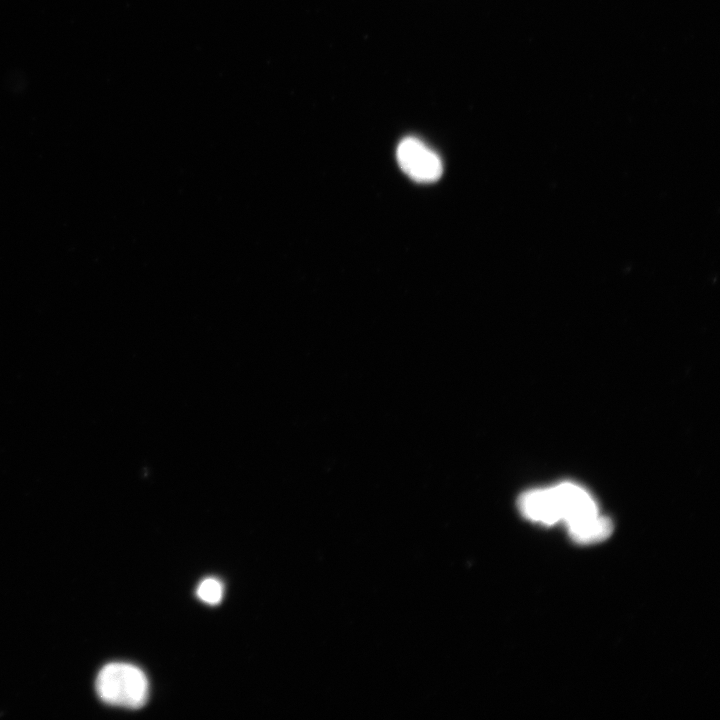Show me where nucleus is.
Masks as SVG:
<instances>
[{
  "label": "nucleus",
  "mask_w": 720,
  "mask_h": 720,
  "mask_svg": "<svg viewBox=\"0 0 720 720\" xmlns=\"http://www.w3.org/2000/svg\"><path fill=\"white\" fill-rule=\"evenodd\" d=\"M198 598L209 605H217L223 598V585L215 578H206L196 590Z\"/></svg>",
  "instance_id": "6"
},
{
  "label": "nucleus",
  "mask_w": 720,
  "mask_h": 720,
  "mask_svg": "<svg viewBox=\"0 0 720 720\" xmlns=\"http://www.w3.org/2000/svg\"><path fill=\"white\" fill-rule=\"evenodd\" d=\"M518 507L528 520L544 525L560 522L558 504L552 488L535 489L519 497Z\"/></svg>",
  "instance_id": "4"
},
{
  "label": "nucleus",
  "mask_w": 720,
  "mask_h": 720,
  "mask_svg": "<svg viewBox=\"0 0 720 720\" xmlns=\"http://www.w3.org/2000/svg\"><path fill=\"white\" fill-rule=\"evenodd\" d=\"M612 530V522L608 518L598 515L585 523L568 529V532L575 542L591 544L607 539Z\"/></svg>",
  "instance_id": "5"
},
{
  "label": "nucleus",
  "mask_w": 720,
  "mask_h": 720,
  "mask_svg": "<svg viewBox=\"0 0 720 720\" xmlns=\"http://www.w3.org/2000/svg\"><path fill=\"white\" fill-rule=\"evenodd\" d=\"M555 495L561 521L570 529L599 515L592 496L582 487L563 482L551 487Z\"/></svg>",
  "instance_id": "3"
},
{
  "label": "nucleus",
  "mask_w": 720,
  "mask_h": 720,
  "mask_svg": "<svg viewBox=\"0 0 720 720\" xmlns=\"http://www.w3.org/2000/svg\"><path fill=\"white\" fill-rule=\"evenodd\" d=\"M96 691L107 704L138 709L146 703L149 684L146 675L138 667L127 663H110L100 670Z\"/></svg>",
  "instance_id": "1"
},
{
  "label": "nucleus",
  "mask_w": 720,
  "mask_h": 720,
  "mask_svg": "<svg viewBox=\"0 0 720 720\" xmlns=\"http://www.w3.org/2000/svg\"><path fill=\"white\" fill-rule=\"evenodd\" d=\"M396 158L402 171L416 182H435L442 175L438 154L417 138H404L397 147Z\"/></svg>",
  "instance_id": "2"
}]
</instances>
